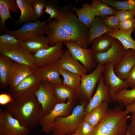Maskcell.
Masks as SVG:
<instances>
[{"label":"cell","mask_w":135,"mask_h":135,"mask_svg":"<svg viewBox=\"0 0 135 135\" xmlns=\"http://www.w3.org/2000/svg\"><path fill=\"white\" fill-rule=\"evenodd\" d=\"M60 14L57 18L48 21V30L46 37L50 46L60 42H77L82 47L87 48L88 28L80 21L73 12L71 5L60 8Z\"/></svg>","instance_id":"cell-1"},{"label":"cell","mask_w":135,"mask_h":135,"mask_svg":"<svg viewBox=\"0 0 135 135\" xmlns=\"http://www.w3.org/2000/svg\"><path fill=\"white\" fill-rule=\"evenodd\" d=\"M116 105L108 108L105 116L94 128L90 135H126L130 113Z\"/></svg>","instance_id":"cell-2"},{"label":"cell","mask_w":135,"mask_h":135,"mask_svg":"<svg viewBox=\"0 0 135 135\" xmlns=\"http://www.w3.org/2000/svg\"><path fill=\"white\" fill-rule=\"evenodd\" d=\"M6 110L22 125L34 130L43 116L42 106L36 96L8 104Z\"/></svg>","instance_id":"cell-3"},{"label":"cell","mask_w":135,"mask_h":135,"mask_svg":"<svg viewBox=\"0 0 135 135\" xmlns=\"http://www.w3.org/2000/svg\"><path fill=\"white\" fill-rule=\"evenodd\" d=\"M88 104L86 102H80L69 115L60 116L56 118L51 135L71 134L75 133L78 126L84 120L87 114L84 108Z\"/></svg>","instance_id":"cell-4"},{"label":"cell","mask_w":135,"mask_h":135,"mask_svg":"<svg viewBox=\"0 0 135 135\" xmlns=\"http://www.w3.org/2000/svg\"><path fill=\"white\" fill-rule=\"evenodd\" d=\"M105 64H98L90 74L81 76V81L77 100L80 102L88 103L92 98L93 92L103 74Z\"/></svg>","instance_id":"cell-5"},{"label":"cell","mask_w":135,"mask_h":135,"mask_svg":"<svg viewBox=\"0 0 135 135\" xmlns=\"http://www.w3.org/2000/svg\"><path fill=\"white\" fill-rule=\"evenodd\" d=\"M40 82L34 73L27 77L10 90L14 101H22L35 97Z\"/></svg>","instance_id":"cell-6"},{"label":"cell","mask_w":135,"mask_h":135,"mask_svg":"<svg viewBox=\"0 0 135 135\" xmlns=\"http://www.w3.org/2000/svg\"><path fill=\"white\" fill-rule=\"evenodd\" d=\"M63 43L72 57L80 62L88 72H91L96 68L97 65L94 60V54L91 48H83L74 41H65Z\"/></svg>","instance_id":"cell-7"},{"label":"cell","mask_w":135,"mask_h":135,"mask_svg":"<svg viewBox=\"0 0 135 135\" xmlns=\"http://www.w3.org/2000/svg\"><path fill=\"white\" fill-rule=\"evenodd\" d=\"M3 29L6 34L13 36L20 42L39 35L46 34L48 27L47 24L38 20L35 22L26 23L17 30H10L5 27Z\"/></svg>","instance_id":"cell-8"},{"label":"cell","mask_w":135,"mask_h":135,"mask_svg":"<svg viewBox=\"0 0 135 135\" xmlns=\"http://www.w3.org/2000/svg\"><path fill=\"white\" fill-rule=\"evenodd\" d=\"M53 84L46 81H40L35 96L41 104L43 116L48 114L56 105L59 103L54 95Z\"/></svg>","instance_id":"cell-9"},{"label":"cell","mask_w":135,"mask_h":135,"mask_svg":"<svg viewBox=\"0 0 135 135\" xmlns=\"http://www.w3.org/2000/svg\"><path fill=\"white\" fill-rule=\"evenodd\" d=\"M30 130L21 125L6 110H0V135H28Z\"/></svg>","instance_id":"cell-10"},{"label":"cell","mask_w":135,"mask_h":135,"mask_svg":"<svg viewBox=\"0 0 135 135\" xmlns=\"http://www.w3.org/2000/svg\"><path fill=\"white\" fill-rule=\"evenodd\" d=\"M74 102L68 101L65 103H58L46 115L43 116L39 124L41 126L42 130L46 134L52 132L55 119L60 116H66L71 114Z\"/></svg>","instance_id":"cell-11"},{"label":"cell","mask_w":135,"mask_h":135,"mask_svg":"<svg viewBox=\"0 0 135 135\" xmlns=\"http://www.w3.org/2000/svg\"><path fill=\"white\" fill-rule=\"evenodd\" d=\"M63 42L57 43L48 48L39 50L33 55L38 68L58 62L64 51L63 49Z\"/></svg>","instance_id":"cell-12"},{"label":"cell","mask_w":135,"mask_h":135,"mask_svg":"<svg viewBox=\"0 0 135 135\" xmlns=\"http://www.w3.org/2000/svg\"><path fill=\"white\" fill-rule=\"evenodd\" d=\"M126 50L120 41L114 38L110 48L106 52L94 54V60L98 64H104L110 62L115 67L121 60Z\"/></svg>","instance_id":"cell-13"},{"label":"cell","mask_w":135,"mask_h":135,"mask_svg":"<svg viewBox=\"0 0 135 135\" xmlns=\"http://www.w3.org/2000/svg\"><path fill=\"white\" fill-rule=\"evenodd\" d=\"M0 54L10 58L15 62L26 65L36 69V60L33 55L20 44L13 46Z\"/></svg>","instance_id":"cell-14"},{"label":"cell","mask_w":135,"mask_h":135,"mask_svg":"<svg viewBox=\"0 0 135 135\" xmlns=\"http://www.w3.org/2000/svg\"><path fill=\"white\" fill-rule=\"evenodd\" d=\"M103 73L105 84L110 87V94L119 90L127 89L129 87L125 80L120 78L115 73L114 64L110 62H106Z\"/></svg>","instance_id":"cell-15"},{"label":"cell","mask_w":135,"mask_h":135,"mask_svg":"<svg viewBox=\"0 0 135 135\" xmlns=\"http://www.w3.org/2000/svg\"><path fill=\"white\" fill-rule=\"evenodd\" d=\"M110 88V86L104 82L103 74L98 83L95 93L85 107L84 110L87 113L92 111L104 101L109 103L112 102L109 92Z\"/></svg>","instance_id":"cell-16"},{"label":"cell","mask_w":135,"mask_h":135,"mask_svg":"<svg viewBox=\"0 0 135 135\" xmlns=\"http://www.w3.org/2000/svg\"><path fill=\"white\" fill-rule=\"evenodd\" d=\"M59 68L57 62L38 68L34 73L40 81L48 82L54 85L61 84H63V80L60 77Z\"/></svg>","instance_id":"cell-17"},{"label":"cell","mask_w":135,"mask_h":135,"mask_svg":"<svg viewBox=\"0 0 135 135\" xmlns=\"http://www.w3.org/2000/svg\"><path fill=\"white\" fill-rule=\"evenodd\" d=\"M135 66V50L129 49L126 50L121 60L114 67L116 75L121 80H125L130 70Z\"/></svg>","instance_id":"cell-18"},{"label":"cell","mask_w":135,"mask_h":135,"mask_svg":"<svg viewBox=\"0 0 135 135\" xmlns=\"http://www.w3.org/2000/svg\"><path fill=\"white\" fill-rule=\"evenodd\" d=\"M35 69L24 64L15 62L9 78L10 90L28 76L34 74Z\"/></svg>","instance_id":"cell-19"},{"label":"cell","mask_w":135,"mask_h":135,"mask_svg":"<svg viewBox=\"0 0 135 135\" xmlns=\"http://www.w3.org/2000/svg\"><path fill=\"white\" fill-rule=\"evenodd\" d=\"M58 62L60 67L81 76L88 72L82 64L72 57L68 50H64Z\"/></svg>","instance_id":"cell-20"},{"label":"cell","mask_w":135,"mask_h":135,"mask_svg":"<svg viewBox=\"0 0 135 135\" xmlns=\"http://www.w3.org/2000/svg\"><path fill=\"white\" fill-rule=\"evenodd\" d=\"M34 0H16L21 11L19 18L16 21L17 24L24 23L35 22L38 20L33 10L32 4Z\"/></svg>","instance_id":"cell-21"},{"label":"cell","mask_w":135,"mask_h":135,"mask_svg":"<svg viewBox=\"0 0 135 135\" xmlns=\"http://www.w3.org/2000/svg\"><path fill=\"white\" fill-rule=\"evenodd\" d=\"M53 88L55 96L59 103L68 101L74 102L77 99L78 94L75 90L63 84L53 85Z\"/></svg>","instance_id":"cell-22"},{"label":"cell","mask_w":135,"mask_h":135,"mask_svg":"<svg viewBox=\"0 0 135 135\" xmlns=\"http://www.w3.org/2000/svg\"><path fill=\"white\" fill-rule=\"evenodd\" d=\"M20 44L31 53L36 52L43 49L48 48L50 46L48 40L43 34L20 42Z\"/></svg>","instance_id":"cell-23"},{"label":"cell","mask_w":135,"mask_h":135,"mask_svg":"<svg viewBox=\"0 0 135 135\" xmlns=\"http://www.w3.org/2000/svg\"><path fill=\"white\" fill-rule=\"evenodd\" d=\"M15 62L0 54V87L6 89L8 85L10 74Z\"/></svg>","instance_id":"cell-24"},{"label":"cell","mask_w":135,"mask_h":135,"mask_svg":"<svg viewBox=\"0 0 135 135\" xmlns=\"http://www.w3.org/2000/svg\"><path fill=\"white\" fill-rule=\"evenodd\" d=\"M114 31V30L108 28L103 23L101 18L96 16L88 28L87 34L88 44H90L95 38L106 33Z\"/></svg>","instance_id":"cell-25"},{"label":"cell","mask_w":135,"mask_h":135,"mask_svg":"<svg viewBox=\"0 0 135 135\" xmlns=\"http://www.w3.org/2000/svg\"><path fill=\"white\" fill-rule=\"evenodd\" d=\"M73 10L76 14L80 22L88 28L96 16L93 11L92 4L85 3L82 4V8H78L74 7Z\"/></svg>","instance_id":"cell-26"},{"label":"cell","mask_w":135,"mask_h":135,"mask_svg":"<svg viewBox=\"0 0 135 135\" xmlns=\"http://www.w3.org/2000/svg\"><path fill=\"white\" fill-rule=\"evenodd\" d=\"M109 103L106 101L102 102L92 111L87 113L84 120L88 122L94 128L105 116L108 108Z\"/></svg>","instance_id":"cell-27"},{"label":"cell","mask_w":135,"mask_h":135,"mask_svg":"<svg viewBox=\"0 0 135 135\" xmlns=\"http://www.w3.org/2000/svg\"><path fill=\"white\" fill-rule=\"evenodd\" d=\"M110 95L112 102H118L123 107H126L135 101V89L120 90Z\"/></svg>","instance_id":"cell-28"},{"label":"cell","mask_w":135,"mask_h":135,"mask_svg":"<svg viewBox=\"0 0 135 135\" xmlns=\"http://www.w3.org/2000/svg\"><path fill=\"white\" fill-rule=\"evenodd\" d=\"M114 39L104 34L95 38L92 43L91 49L94 54L107 51L111 47Z\"/></svg>","instance_id":"cell-29"},{"label":"cell","mask_w":135,"mask_h":135,"mask_svg":"<svg viewBox=\"0 0 135 135\" xmlns=\"http://www.w3.org/2000/svg\"><path fill=\"white\" fill-rule=\"evenodd\" d=\"M132 32H124L119 30L107 32L104 34L118 40L126 50L132 49L135 50V40L131 36Z\"/></svg>","instance_id":"cell-30"},{"label":"cell","mask_w":135,"mask_h":135,"mask_svg":"<svg viewBox=\"0 0 135 135\" xmlns=\"http://www.w3.org/2000/svg\"><path fill=\"white\" fill-rule=\"evenodd\" d=\"M60 74L63 77V84L74 89L78 94L81 81V76L60 67Z\"/></svg>","instance_id":"cell-31"},{"label":"cell","mask_w":135,"mask_h":135,"mask_svg":"<svg viewBox=\"0 0 135 135\" xmlns=\"http://www.w3.org/2000/svg\"><path fill=\"white\" fill-rule=\"evenodd\" d=\"M92 6L96 16L101 17L115 15L116 10L112 7L102 2L100 0H92Z\"/></svg>","instance_id":"cell-32"},{"label":"cell","mask_w":135,"mask_h":135,"mask_svg":"<svg viewBox=\"0 0 135 135\" xmlns=\"http://www.w3.org/2000/svg\"><path fill=\"white\" fill-rule=\"evenodd\" d=\"M100 0L102 2L108 5L116 10H135V0Z\"/></svg>","instance_id":"cell-33"},{"label":"cell","mask_w":135,"mask_h":135,"mask_svg":"<svg viewBox=\"0 0 135 135\" xmlns=\"http://www.w3.org/2000/svg\"><path fill=\"white\" fill-rule=\"evenodd\" d=\"M20 41L13 36L5 34L0 36V51L7 50L10 47L20 44Z\"/></svg>","instance_id":"cell-34"},{"label":"cell","mask_w":135,"mask_h":135,"mask_svg":"<svg viewBox=\"0 0 135 135\" xmlns=\"http://www.w3.org/2000/svg\"><path fill=\"white\" fill-rule=\"evenodd\" d=\"M103 23L108 28L116 31L120 30V22L115 15L101 18Z\"/></svg>","instance_id":"cell-35"},{"label":"cell","mask_w":135,"mask_h":135,"mask_svg":"<svg viewBox=\"0 0 135 135\" xmlns=\"http://www.w3.org/2000/svg\"><path fill=\"white\" fill-rule=\"evenodd\" d=\"M10 10L6 0H0V15L1 21L3 28L5 27L6 20L9 18L12 21L14 20L12 18L10 13Z\"/></svg>","instance_id":"cell-36"},{"label":"cell","mask_w":135,"mask_h":135,"mask_svg":"<svg viewBox=\"0 0 135 135\" xmlns=\"http://www.w3.org/2000/svg\"><path fill=\"white\" fill-rule=\"evenodd\" d=\"M45 10L44 12L46 13L50 16V18L44 22L45 23L50 20L58 18L60 14V8H58L53 2H47L45 7Z\"/></svg>","instance_id":"cell-37"},{"label":"cell","mask_w":135,"mask_h":135,"mask_svg":"<svg viewBox=\"0 0 135 135\" xmlns=\"http://www.w3.org/2000/svg\"><path fill=\"white\" fill-rule=\"evenodd\" d=\"M94 129L88 122L84 120L78 126L76 132L78 135H90Z\"/></svg>","instance_id":"cell-38"},{"label":"cell","mask_w":135,"mask_h":135,"mask_svg":"<svg viewBox=\"0 0 135 135\" xmlns=\"http://www.w3.org/2000/svg\"><path fill=\"white\" fill-rule=\"evenodd\" d=\"M47 2L44 0H34L32 8L34 13L38 18H39L44 13V8L45 7Z\"/></svg>","instance_id":"cell-39"},{"label":"cell","mask_w":135,"mask_h":135,"mask_svg":"<svg viewBox=\"0 0 135 135\" xmlns=\"http://www.w3.org/2000/svg\"><path fill=\"white\" fill-rule=\"evenodd\" d=\"M120 23V30L122 31L133 32L135 30V18L124 20Z\"/></svg>","instance_id":"cell-40"},{"label":"cell","mask_w":135,"mask_h":135,"mask_svg":"<svg viewBox=\"0 0 135 135\" xmlns=\"http://www.w3.org/2000/svg\"><path fill=\"white\" fill-rule=\"evenodd\" d=\"M120 22L124 20L135 18V10H116L115 15Z\"/></svg>","instance_id":"cell-41"},{"label":"cell","mask_w":135,"mask_h":135,"mask_svg":"<svg viewBox=\"0 0 135 135\" xmlns=\"http://www.w3.org/2000/svg\"><path fill=\"white\" fill-rule=\"evenodd\" d=\"M125 81L131 89H135V66L131 70Z\"/></svg>","instance_id":"cell-42"},{"label":"cell","mask_w":135,"mask_h":135,"mask_svg":"<svg viewBox=\"0 0 135 135\" xmlns=\"http://www.w3.org/2000/svg\"><path fill=\"white\" fill-rule=\"evenodd\" d=\"M14 101L11 94L4 93L0 94V104L1 105L8 104Z\"/></svg>","instance_id":"cell-43"},{"label":"cell","mask_w":135,"mask_h":135,"mask_svg":"<svg viewBox=\"0 0 135 135\" xmlns=\"http://www.w3.org/2000/svg\"><path fill=\"white\" fill-rule=\"evenodd\" d=\"M9 7L10 11L14 13H18L19 8L16 0H6Z\"/></svg>","instance_id":"cell-44"},{"label":"cell","mask_w":135,"mask_h":135,"mask_svg":"<svg viewBox=\"0 0 135 135\" xmlns=\"http://www.w3.org/2000/svg\"><path fill=\"white\" fill-rule=\"evenodd\" d=\"M132 113V115L130 118L131 122L129 125L132 135H135V110Z\"/></svg>","instance_id":"cell-45"},{"label":"cell","mask_w":135,"mask_h":135,"mask_svg":"<svg viewBox=\"0 0 135 135\" xmlns=\"http://www.w3.org/2000/svg\"><path fill=\"white\" fill-rule=\"evenodd\" d=\"M126 110L128 111L130 113H132L135 110V101L130 105L126 107Z\"/></svg>","instance_id":"cell-46"},{"label":"cell","mask_w":135,"mask_h":135,"mask_svg":"<svg viewBox=\"0 0 135 135\" xmlns=\"http://www.w3.org/2000/svg\"><path fill=\"white\" fill-rule=\"evenodd\" d=\"M126 135H132L130 126V125L128 126L127 132Z\"/></svg>","instance_id":"cell-47"},{"label":"cell","mask_w":135,"mask_h":135,"mask_svg":"<svg viewBox=\"0 0 135 135\" xmlns=\"http://www.w3.org/2000/svg\"><path fill=\"white\" fill-rule=\"evenodd\" d=\"M63 135H78L76 132L75 133L71 134H65Z\"/></svg>","instance_id":"cell-48"}]
</instances>
